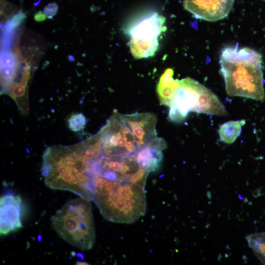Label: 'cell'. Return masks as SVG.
<instances>
[{"instance_id":"cell-1","label":"cell","mask_w":265,"mask_h":265,"mask_svg":"<svg viewBox=\"0 0 265 265\" xmlns=\"http://www.w3.org/2000/svg\"><path fill=\"white\" fill-rule=\"evenodd\" d=\"M41 174L50 188L69 191L92 200L86 160L77 144L48 147L42 156Z\"/></svg>"},{"instance_id":"cell-2","label":"cell","mask_w":265,"mask_h":265,"mask_svg":"<svg viewBox=\"0 0 265 265\" xmlns=\"http://www.w3.org/2000/svg\"><path fill=\"white\" fill-rule=\"evenodd\" d=\"M219 62L229 95L264 100L262 56L260 53L248 48L228 47L222 51Z\"/></svg>"},{"instance_id":"cell-3","label":"cell","mask_w":265,"mask_h":265,"mask_svg":"<svg viewBox=\"0 0 265 265\" xmlns=\"http://www.w3.org/2000/svg\"><path fill=\"white\" fill-rule=\"evenodd\" d=\"M51 222L57 234L70 244L82 250L93 247L95 229L90 200L80 197L67 201Z\"/></svg>"},{"instance_id":"cell-4","label":"cell","mask_w":265,"mask_h":265,"mask_svg":"<svg viewBox=\"0 0 265 265\" xmlns=\"http://www.w3.org/2000/svg\"><path fill=\"white\" fill-rule=\"evenodd\" d=\"M101 213L113 222L132 223L146 211L144 188L128 181L119 183L107 193L93 197Z\"/></svg>"},{"instance_id":"cell-5","label":"cell","mask_w":265,"mask_h":265,"mask_svg":"<svg viewBox=\"0 0 265 265\" xmlns=\"http://www.w3.org/2000/svg\"><path fill=\"white\" fill-rule=\"evenodd\" d=\"M181 86L170 107L169 119L183 121L190 111L224 116L227 114L223 105L211 90L194 80H180Z\"/></svg>"},{"instance_id":"cell-6","label":"cell","mask_w":265,"mask_h":265,"mask_svg":"<svg viewBox=\"0 0 265 265\" xmlns=\"http://www.w3.org/2000/svg\"><path fill=\"white\" fill-rule=\"evenodd\" d=\"M165 18L154 12L137 23L130 32V47L136 59L153 56L159 49L158 37L166 30Z\"/></svg>"},{"instance_id":"cell-7","label":"cell","mask_w":265,"mask_h":265,"mask_svg":"<svg viewBox=\"0 0 265 265\" xmlns=\"http://www.w3.org/2000/svg\"><path fill=\"white\" fill-rule=\"evenodd\" d=\"M235 0H184L185 9L196 18L207 21H217L226 17Z\"/></svg>"},{"instance_id":"cell-8","label":"cell","mask_w":265,"mask_h":265,"mask_svg":"<svg viewBox=\"0 0 265 265\" xmlns=\"http://www.w3.org/2000/svg\"><path fill=\"white\" fill-rule=\"evenodd\" d=\"M0 235H6L22 227V201L19 196L7 194L0 200Z\"/></svg>"},{"instance_id":"cell-9","label":"cell","mask_w":265,"mask_h":265,"mask_svg":"<svg viewBox=\"0 0 265 265\" xmlns=\"http://www.w3.org/2000/svg\"><path fill=\"white\" fill-rule=\"evenodd\" d=\"M173 70L166 69L160 76L156 91L160 103L170 106L181 86L180 80H174Z\"/></svg>"},{"instance_id":"cell-10","label":"cell","mask_w":265,"mask_h":265,"mask_svg":"<svg viewBox=\"0 0 265 265\" xmlns=\"http://www.w3.org/2000/svg\"><path fill=\"white\" fill-rule=\"evenodd\" d=\"M245 123L244 120H233L220 125L218 130L220 140L227 144L233 143L239 135Z\"/></svg>"},{"instance_id":"cell-11","label":"cell","mask_w":265,"mask_h":265,"mask_svg":"<svg viewBox=\"0 0 265 265\" xmlns=\"http://www.w3.org/2000/svg\"><path fill=\"white\" fill-rule=\"evenodd\" d=\"M246 240L258 259L265 265V232L248 235Z\"/></svg>"},{"instance_id":"cell-12","label":"cell","mask_w":265,"mask_h":265,"mask_svg":"<svg viewBox=\"0 0 265 265\" xmlns=\"http://www.w3.org/2000/svg\"><path fill=\"white\" fill-rule=\"evenodd\" d=\"M87 123L85 117L81 113H76L70 116L68 120L69 129L74 132L82 130Z\"/></svg>"},{"instance_id":"cell-13","label":"cell","mask_w":265,"mask_h":265,"mask_svg":"<svg viewBox=\"0 0 265 265\" xmlns=\"http://www.w3.org/2000/svg\"><path fill=\"white\" fill-rule=\"evenodd\" d=\"M57 10L58 6L56 3H50L45 7L43 12L47 18L51 19L56 15Z\"/></svg>"},{"instance_id":"cell-14","label":"cell","mask_w":265,"mask_h":265,"mask_svg":"<svg viewBox=\"0 0 265 265\" xmlns=\"http://www.w3.org/2000/svg\"><path fill=\"white\" fill-rule=\"evenodd\" d=\"M46 16L41 11L37 12L34 16V19L37 22H42L46 19Z\"/></svg>"},{"instance_id":"cell-15","label":"cell","mask_w":265,"mask_h":265,"mask_svg":"<svg viewBox=\"0 0 265 265\" xmlns=\"http://www.w3.org/2000/svg\"></svg>"}]
</instances>
